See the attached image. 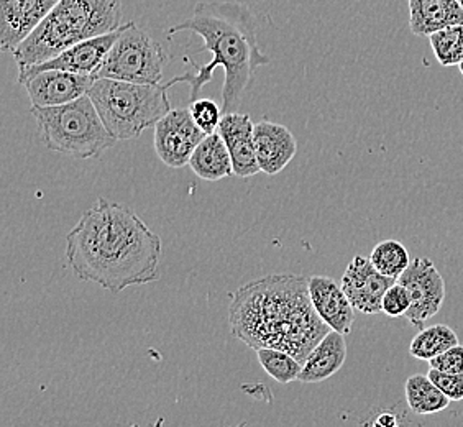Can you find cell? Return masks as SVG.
<instances>
[{
    "instance_id": "cell-1",
    "label": "cell",
    "mask_w": 463,
    "mask_h": 427,
    "mask_svg": "<svg viewBox=\"0 0 463 427\" xmlns=\"http://www.w3.org/2000/svg\"><path fill=\"white\" fill-rule=\"evenodd\" d=\"M163 245L137 214L98 199L66 235V263L82 281L120 293L160 278Z\"/></svg>"
},
{
    "instance_id": "cell-2",
    "label": "cell",
    "mask_w": 463,
    "mask_h": 427,
    "mask_svg": "<svg viewBox=\"0 0 463 427\" xmlns=\"http://www.w3.org/2000/svg\"><path fill=\"white\" fill-rule=\"evenodd\" d=\"M232 336L249 347L279 348L301 364L330 327L314 309L309 280L299 275H269L250 281L232 296Z\"/></svg>"
},
{
    "instance_id": "cell-3",
    "label": "cell",
    "mask_w": 463,
    "mask_h": 427,
    "mask_svg": "<svg viewBox=\"0 0 463 427\" xmlns=\"http://www.w3.org/2000/svg\"><path fill=\"white\" fill-rule=\"evenodd\" d=\"M191 32L204 40L201 52H211L213 60L197 64L184 58L194 72H184L166 82L171 90L178 82L191 86V100H196L205 84L213 80L215 68H223L222 109L225 114L237 112L241 98L249 90L255 71L269 62L261 53L257 40V22L249 5L237 2H199L191 17L168 30V38Z\"/></svg>"
},
{
    "instance_id": "cell-4",
    "label": "cell",
    "mask_w": 463,
    "mask_h": 427,
    "mask_svg": "<svg viewBox=\"0 0 463 427\" xmlns=\"http://www.w3.org/2000/svg\"><path fill=\"white\" fill-rule=\"evenodd\" d=\"M120 0H60L45 20L15 48L20 66L48 62L70 46L122 27Z\"/></svg>"
},
{
    "instance_id": "cell-5",
    "label": "cell",
    "mask_w": 463,
    "mask_h": 427,
    "mask_svg": "<svg viewBox=\"0 0 463 427\" xmlns=\"http://www.w3.org/2000/svg\"><path fill=\"white\" fill-rule=\"evenodd\" d=\"M88 96L117 142L134 140L171 110L166 84L96 80Z\"/></svg>"
},
{
    "instance_id": "cell-6",
    "label": "cell",
    "mask_w": 463,
    "mask_h": 427,
    "mask_svg": "<svg viewBox=\"0 0 463 427\" xmlns=\"http://www.w3.org/2000/svg\"><path fill=\"white\" fill-rule=\"evenodd\" d=\"M32 114L52 152L90 160L116 145V137L109 132L88 94L62 106L32 107Z\"/></svg>"
},
{
    "instance_id": "cell-7",
    "label": "cell",
    "mask_w": 463,
    "mask_h": 427,
    "mask_svg": "<svg viewBox=\"0 0 463 427\" xmlns=\"http://www.w3.org/2000/svg\"><path fill=\"white\" fill-rule=\"evenodd\" d=\"M168 60V54L156 40L137 27L134 22H127L94 78L161 84Z\"/></svg>"
},
{
    "instance_id": "cell-8",
    "label": "cell",
    "mask_w": 463,
    "mask_h": 427,
    "mask_svg": "<svg viewBox=\"0 0 463 427\" xmlns=\"http://www.w3.org/2000/svg\"><path fill=\"white\" fill-rule=\"evenodd\" d=\"M155 128V152L166 166L183 168L207 134L196 124L189 107L171 109Z\"/></svg>"
},
{
    "instance_id": "cell-9",
    "label": "cell",
    "mask_w": 463,
    "mask_h": 427,
    "mask_svg": "<svg viewBox=\"0 0 463 427\" xmlns=\"http://www.w3.org/2000/svg\"><path fill=\"white\" fill-rule=\"evenodd\" d=\"M398 281L410 291L411 296L410 311L404 318L412 327L422 329L424 322L434 318L446 301L444 278L432 260L418 257L411 260L410 267L398 278Z\"/></svg>"
},
{
    "instance_id": "cell-10",
    "label": "cell",
    "mask_w": 463,
    "mask_h": 427,
    "mask_svg": "<svg viewBox=\"0 0 463 427\" xmlns=\"http://www.w3.org/2000/svg\"><path fill=\"white\" fill-rule=\"evenodd\" d=\"M120 32H122V27L110 32V33H106V35L90 38V40H84L80 43L70 46L68 50L56 54L48 62L32 64V66H20L18 68V82L24 84L30 76H33L36 72L46 71V70H61V71L94 76L100 68V64L106 60L110 48L116 43Z\"/></svg>"
},
{
    "instance_id": "cell-11",
    "label": "cell",
    "mask_w": 463,
    "mask_h": 427,
    "mask_svg": "<svg viewBox=\"0 0 463 427\" xmlns=\"http://www.w3.org/2000/svg\"><path fill=\"white\" fill-rule=\"evenodd\" d=\"M398 280L380 273L373 267L370 257L356 255L348 263L342 276V288L355 311L362 314H378L382 312L383 296Z\"/></svg>"
},
{
    "instance_id": "cell-12",
    "label": "cell",
    "mask_w": 463,
    "mask_h": 427,
    "mask_svg": "<svg viewBox=\"0 0 463 427\" xmlns=\"http://www.w3.org/2000/svg\"><path fill=\"white\" fill-rule=\"evenodd\" d=\"M94 82L92 74L46 70L30 76L22 86L27 90L33 107H53L86 96Z\"/></svg>"
},
{
    "instance_id": "cell-13",
    "label": "cell",
    "mask_w": 463,
    "mask_h": 427,
    "mask_svg": "<svg viewBox=\"0 0 463 427\" xmlns=\"http://www.w3.org/2000/svg\"><path fill=\"white\" fill-rule=\"evenodd\" d=\"M60 0H0V46L14 53Z\"/></svg>"
},
{
    "instance_id": "cell-14",
    "label": "cell",
    "mask_w": 463,
    "mask_h": 427,
    "mask_svg": "<svg viewBox=\"0 0 463 427\" xmlns=\"http://www.w3.org/2000/svg\"><path fill=\"white\" fill-rule=\"evenodd\" d=\"M217 132L227 143L237 178H251L261 171L255 150V124L250 116L239 112L223 114Z\"/></svg>"
},
{
    "instance_id": "cell-15",
    "label": "cell",
    "mask_w": 463,
    "mask_h": 427,
    "mask_svg": "<svg viewBox=\"0 0 463 427\" xmlns=\"http://www.w3.org/2000/svg\"><path fill=\"white\" fill-rule=\"evenodd\" d=\"M309 294L312 306L330 329L348 336L354 329L355 308L347 294L334 278L312 276L309 278Z\"/></svg>"
},
{
    "instance_id": "cell-16",
    "label": "cell",
    "mask_w": 463,
    "mask_h": 427,
    "mask_svg": "<svg viewBox=\"0 0 463 427\" xmlns=\"http://www.w3.org/2000/svg\"><path fill=\"white\" fill-rule=\"evenodd\" d=\"M255 150L260 169L275 176L293 161L298 153V143L293 132L285 125L261 120L255 124Z\"/></svg>"
},
{
    "instance_id": "cell-17",
    "label": "cell",
    "mask_w": 463,
    "mask_h": 427,
    "mask_svg": "<svg viewBox=\"0 0 463 427\" xmlns=\"http://www.w3.org/2000/svg\"><path fill=\"white\" fill-rule=\"evenodd\" d=\"M410 28L416 36H430L442 28L463 25L460 0H408Z\"/></svg>"
},
{
    "instance_id": "cell-18",
    "label": "cell",
    "mask_w": 463,
    "mask_h": 427,
    "mask_svg": "<svg viewBox=\"0 0 463 427\" xmlns=\"http://www.w3.org/2000/svg\"><path fill=\"white\" fill-rule=\"evenodd\" d=\"M347 360L345 336L337 330H330L321 342L312 348L303 364L299 375L301 383H321L339 372Z\"/></svg>"
},
{
    "instance_id": "cell-19",
    "label": "cell",
    "mask_w": 463,
    "mask_h": 427,
    "mask_svg": "<svg viewBox=\"0 0 463 427\" xmlns=\"http://www.w3.org/2000/svg\"><path fill=\"white\" fill-rule=\"evenodd\" d=\"M189 166L197 178L204 181H219L233 175V165L227 143L219 132L209 134L197 145Z\"/></svg>"
},
{
    "instance_id": "cell-20",
    "label": "cell",
    "mask_w": 463,
    "mask_h": 427,
    "mask_svg": "<svg viewBox=\"0 0 463 427\" xmlns=\"http://www.w3.org/2000/svg\"><path fill=\"white\" fill-rule=\"evenodd\" d=\"M406 403L414 414L430 416L449 408L450 398L429 378V375H411L404 386Z\"/></svg>"
},
{
    "instance_id": "cell-21",
    "label": "cell",
    "mask_w": 463,
    "mask_h": 427,
    "mask_svg": "<svg viewBox=\"0 0 463 427\" xmlns=\"http://www.w3.org/2000/svg\"><path fill=\"white\" fill-rule=\"evenodd\" d=\"M458 346V337L454 329L446 324H436L430 327H422L410 346L411 356L429 362L434 356H440L447 348Z\"/></svg>"
},
{
    "instance_id": "cell-22",
    "label": "cell",
    "mask_w": 463,
    "mask_h": 427,
    "mask_svg": "<svg viewBox=\"0 0 463 427\" xmlns=\"http://www.w3.org/2000/svg\"><path fill=\"white\" fill-rule=\"evenodd\" d=\"M260 365L273 380L281 384L299 380L303 364L289 352L279 348L263 347L257 350Z\"/></svg>"
},
{
    "instance_id": "cell-23",
    "label": "cell",
    "mask_w": 463,
    "mask_h": 427,
    "mask_svg": "<svg viewBox=\"0 0 463 427\" xmlns=\"http://www.w3.org/2000/svg\"><path fill=\"white\" fill-rule=\"evenodd\" d=\"M370 260L380 273L398 280L410 267L411 255L402 242L383 241L376 243Z\"/></svg>"
},
{
    "instance_id": "cell-24",
    "label": "cell",
    "mask_w": 463,
    "mask_h": 427,
    "mask_svg": "<svg viewBox=\"0 0 463 427\" xmlns=\"http://www.w3.org/2000/svg\"><path fill=\"white\" fill-rule=\"evenodd\" d=\"M437 62L442 66H458L463 62V25L442 28L429 36Z\"/></svg>"
},
{
    "instance_id": "cell-25",
    "label": "cell",
    "mask_w": 463,
    "mask_h": 427,
    "mask_svg": "<svg viewBox=\"0 0 463 427\" xmlns=\"http://www.w3.org/2000/svg\"><path fill=\"white\" fill-rule=\"evenodd\" d=\"M189 110L193 114V119L196 120V124L204 130L205 134L217 132L223 116L221 107L217 106L213 99L191 100Z\"/></svg>"
},
{
    "instance_id": "cell-26",
    "label": "cell",
    "mask_w": 463,
    "mask_h": 427,
    "mask_svg": "<svg viewBox=\"0 0 463 427\" xmlns=\"http://www.w3.org/2000/svg\"><path fill=\"white\" fill-rule=\"evenodd\" d=\"M411 296L410 291L404 286L396 281L394 285L384 293L383 303H382V312L390 318H400L406 316V312L410 311Z\"/></svg>"
},
{
    "instance_id": "cell-27",
    "label": "cell",
    "mask_w": 463,
    "mask_h": 427,
    "mask_svg": "<svg viewBox=\"0 0 463 427\" xmlns=\"http://www.w3.org/2000/svg\"><path fill=\"white\" fill-rule=\"evenodd\" d=\"M428 375L450 401H463V374H449L430 368Z\"/></svg>"
},
{
    "instance_id": "cell-28",
    "label": "cell",
    "mask_w": 463,
    "mask_h": 427,
    "mask_svg": "<svg viewBox=\"0 0 463 427\" xmlns=\"http://www.w3.org/2000/svg\"><path fill=\"white\" fill-rule=\"evenodd\" d=\"M429 366L449 374H463V346L447 348L440 356L429 360Z\"/></svg>"
},
{
    "instance_id": "cell-29",
    "label": "cell",
    "mask_w": 463,
    "mask_h": 427,
    "mask_svg": "<svg viewBox=\"0 0 463 427\" xmlns=\"http://www.w3.org/2000/svg\"><path fill=\"white\" fill-rule=\"evenodd\" d=\"M368 424H373V426H398L400 421L394 414L383 413V414H378L373 421H368Z\"/></svg>"
},
{
    "instance_id": "cell-30",
    "label": "cell",
    "mask_w": 463,
    "mask_h": 427,
    "mask_svg": "<svg viewBox=\"0 0 463 427\" xmlns=\"http://www.w3.org/2000/svg\"><path fill=\"white\" fill-rule=\"evenodd\" d=\"M458 70H460V72H462V76H463V62H460V64H458Z\"/></svg>"
},
{
    "instance_id": "cell-31",
    "label": "cell",
    "mask_w": 463,
    "mask_h": 427,
    "mask_svg": "<svg viewBox=\"0 0 463 427\" xmlns=\"http://www.w3.org/2000/svg\"><path fill=\"white\" fill-rule=\"evenodd\" d=\"M460 4H462V7H463V0H460Z\"/></svg>"
}]
</instances>
